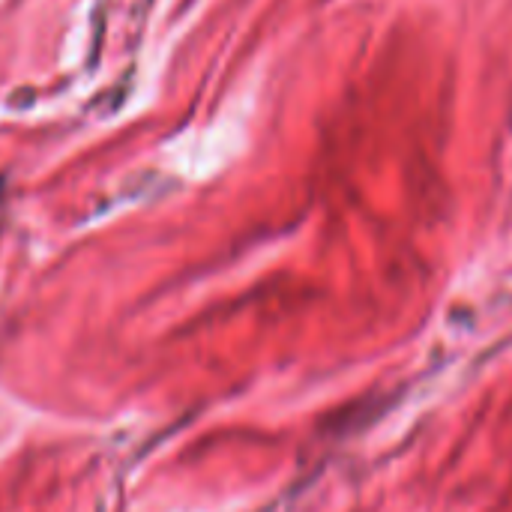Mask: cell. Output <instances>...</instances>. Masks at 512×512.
Here are the masks:
<instances>
[{
	"instance_id": "obj_1",
	"label": "cell",
	"mask_w": 512,
	"mask_h": 512,
	"mask_svg": "<svg viewBox=\"0 0 512 512\" xmlns=\"http://www.w3.org/2000/svg\"><path fill=\"white\" fill-rule=\"evenodd\" d=\"M0 192H3V183H0Z\"/></svg>"
}]
</instances>
